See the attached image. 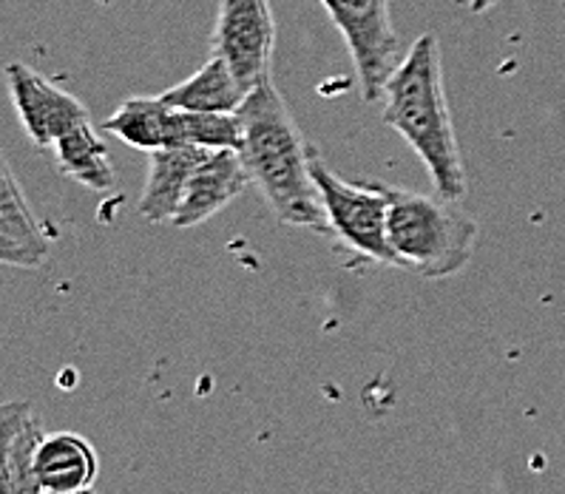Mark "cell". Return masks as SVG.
Wrapping results in <instances>:
<instances>
[{
  "label": "cell",
  "instance_id": "cell-1",
  "mask_svg": "<svg viewBox=\"0 0 565 494\" xmlns=\"http://www.w3.org/2000/svg\"><path fill=\"white\" fill-rule=\"evenodd\" d=\"M236 114L242 122L239 154L250 182L259 187L276 219L316 234H330L319 187L310 171L313 146L305 140L270 77L247 92Z\"/></svg>",
  "mask_w": 565,
  "mask_h": 494
},
{
  "label": "cell",
  "instance_id": "cell-2",
  "mask_svg": "<svg viewBox=\"0 0 565 494\" xmlns=\"http://www.w3.org/2000/svg\"><path fill=\"white\" fill-rule=\"evenodd\" d=\"M381 100V117L424 162L435 194L455 202L463 200L466 168L446 103L440 43L433 32L420 34L404 54V61L390 74Z\"/></svg>",
  "mask_w": 565,
  "mask_h": 494
},
{
  "label": "cell",
  "instance_id": "cell-3",
  "mask_svg": "<svg viewBox=\"0 0 565 494\" xmlns=\"http://www.w3.org/2000/svg\"><path fill=\"white\" fill-rule=\"evenodd\" d=\"M386 236L398 268L420 279H449L469 265L478 245V222L455 200L390 187Z\"/></svg>",
  "mask_w": 565,
  "mask_h": 494
},
{
  "label": "cell",
  "instance_id": "cell-4",
  "mask_svg": "<svg viewBox=\"0 0 565 494\" xmlns=\"http://www.w3.org/2000/svg\"><path fill=\"white\" fill-rule=\"evenodd\" d=\"M310 171H313L316 187H319L330 234L361 259L398 268L393 247H390V236H386V219H390L386 185L381 182L355 185V182L341 180L316 148L310 154Z\"/></svg>",
  "mask_w": 565,
  "mask_h": 494
},
{
  "label": "cell",
  "instance_id": "cell-5",
  "mask_svg": "<svg viewBox=\"0 0 565 494\" xmlns=\"http://www.w3.org/2000/svg\"><path fill=\"white\" fill-rule=\"evenodd\" d=\"M321 7L330 12L350 49L364 100H381L390 74L401 63L390 0H321Z\"/></svg>",
  "mask_w": 565,
  "mask_h": 494
},
{
  "label": "cell",
  "instance_id": "cell-6",
  "mask_svg": "<svg viewBox=\"0 0 565 494\" xmlns=\"http://www.w3.org/2000/svg\"><path fill=\"white\" fill-rule=\"evenodd\" d=\"M273 26L270 0H220L213 26V54L227 63L245 92L270 77Z\"/></svg>",
  "mask_w": 565,
  "mask_h": 494
},
{
  "label": "cell",
  "instance_id": "cell-7",
  "mask_svg": "<svg viewBox=\"0 0 565 494\" xmlns=\"http://www.w3.org/2000/svg\"><path fill=\"white\" fill-rule=\"evenodd\" d=\"M3 77H7L23 131L32 137L34 146L52 148L68 131L92 120L86 106L77 97L49 83L43 74H38L26 63H9L3 68Z\"/></svg>",
  "mask_w": 565,
  "mask_h": 494
},
{
  "label": "cell",
  "instance_id": "cell-8",
  "mask_svg": "<svg viewBox=\"0 0 565 494\" xmlns=\"http://www.w3.org/2000/svg\"><path fill=\"white\" fill-rule=\"evenodd\" d=\"M247 185H250V174H247L239 148H207L193 168L182 205L171 225H202V222L220 214L222 207L231 205L233 200H239Z\"/></svg>",
  "mask_w": 565,
  "mask_h": 494
},
{
  "label": "cell",
  "instance_id": "cell-9",
  "mask_svg": "<svg viewBox=\"0 0 565 494\" xmlns=\"http://www.w3.org/2000/svg\"><path fill=\"white\" fill-rule=\"evenodd\" d=\"M108 135L137 151H166L188 146V111L162 97H131L103 122Z\"/></svg>",
  "mask_w": 565,
  "mask_h": 494
},
{
  "label": "cell",
  "instance_id": "cell-10",
  "mask_svg": "<svg viewBox=\"0 0 565 494\" xmlns=\"http://www.w3.org/2000/svg\"><path fill=\"white\" fill-rule=\"evenodd\" d=\"M34 472H38L43 492H81V488L94 486L100 461L83 434L52 432L43 434L41 447H38Z\"/></svg>",
  "mask_w": 565,
  "mask_h": 494
},
{
  "label": "cell",
  "instance_id": "cell-11",
  "mask_svg": "<svg viewBox=\"0 0 565 494\" xmlns=\"http://www.w3.org/2000/svg\"><path fill=\"white\" fill-rule=\"evenodd\" d=\"M207 148L185 146L153 151L151 168H148L146 191L140 196V216L148 222H173L185 196L188 180L193 168L202 160Z\"/></svg>",
  "mask_w": 565,
  "mask_h": 494
},
{
  "label": "cell",
  "instance_id": "cell-12",
  "mask_svg": "<svg viewBox=\"0 0 565 494\" xmlns=\"http://www.w3.org/2000/svg\"><path fill=\"white\" fill-rule=\"evenodd\" d=\"M162 100L185 111H211V114H236L245 103L247 92L233 77L227 63L213 54L205 66H200L191 77L180 80L168 92L160 94Z\"/></svg>",
  "mask_w": 565,
  "mask_h": 494
},
{
  "label": "cell",
  "instance_id": "cell-13",
  "mask_svg": "<svg viewBox=\"0 0 565 494\" xmlns=\"http://www.w3.org/2000/svg\"><path fill=\"white\" fill-rule=\"evenodd\" d=\"M52 148L63 174L72 176V180L81 182V185H86L88 191H108V187H114V182H117L108 146L103 142V137L94 131L92 120L77 126L74 131H68V135L61 137Z\"/></svg>",
  "mask_w": 565,
  "mask_h": 494
},
{
  "label": "cell",
  "instance_id": "cell-14",
  "mask_svg": "<svg viewBox=\"0 0 565 494\" xmlns=\"http://www.w3.org/2000/svg\"><path fill=\"white\" fill-rule=\"evenodd\" d=\"M0 230H7V234L18 236L26 245L49 254L46 236H43L41 225H38L34 214L29 211L26 200L21 194V185L14 180L12 168L3 160V154H0Z\"/></svg>",
  "mask_w": 565,
  "mask_h": 494
},
{
  "label": "cell",
  "instance_id": "cell-15",
  "mask_svg": "<svg viewBox=\"0 0 565 494\" xmlns=\"http://www.w3.org/2000/svg\"><path fill=\"white\" fill-rule=\"evenodd\" d=\"M43 429L38 418H29L21 427L12 447V494H43L38 472H34V454L43 441Z\"/></svg>",
  "mask_w": 565,
  "mask_h": 494
},
{
  "label": "cell",
  "instance_id": "cell-16",
  "mask_svg": "<svg viewBox=\"0 0 565 494\" xmlns=\"http://www.w3.org/2000/svg\"><path fill=\"white\" fill-rule=\"evenodd\" d=\"M29 418L32 407L26 401L0 404V494H12V447Z\"/></svg>",
  "mask_w": 565,
  "mask_h": 494
},
{
  "label": "cell",
  "instance_id": "cell-17",
  "mask_svg": "<svg viewBox=\"0 0 565 494\" xmlns=\"http://www.w3.org/2000/svg\"><path fill=\"white\" fill-rule=\"evenodd\" d=\"M49 254L38 250V247L26 245L18 236L0 230V265H12V268H38L46 261Z\"/></svg>",
  "mask_w": 565,
  "mask_h": 494
},
{
  "label": "cell",
  "instance_id": "cell-18",
  "mask_svg": "<svg viewBox=\"0 0 565 494\" xmlns=\"http://www.w3.org/2000/svg\"><path fill=\"white\" fill-rule=\"evenodd\" d=\"M494 3H498V0H469V9H472L475 14H483V12H489Z\"/></svg>",
  "mask_w": 565,
  "mask_h": 494
},
{
  "label": "cell",
  "instance_id": "cell-19",
  "mask_svg": "<svg viewBox=\"0 0 565 494\" xmlns=\"http://www.w3.org/2000/svg\"><path fill=\"white\" fill-rule=\"evenodd\" d=\"M43 494H97L94 488H81V492H43Z\"/></svg>",
  "mask_w": 565,
  "mask_h": 494
}]
</instances>
